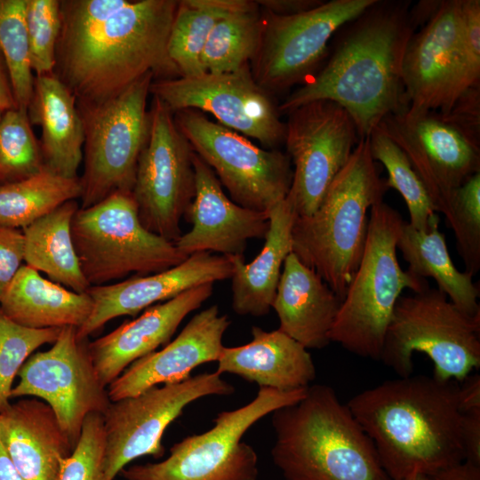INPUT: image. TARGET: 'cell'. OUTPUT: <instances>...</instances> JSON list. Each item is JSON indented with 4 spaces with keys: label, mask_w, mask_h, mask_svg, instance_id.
<instances>
[{
    "label": "cell",
    "mask_w": 480,
    "mask_h": 480,
    "mask_svg": "<svg viewBox=\"0 0 480 480\" xmlns=\"http://www.w3.org/2000/svg\"><path fill=\"white\" fill-rule=\"evenodd\" d=\"M175 0H60L53 74L76 103L113 98L148 73L180 74L167 54Z\"/></svg>",
    "instance_id": "cell-1"
},
{
    "label": "cell",
    "mask_w": 480,
    "mask_h": 480,
    "mask_svg": "<svg viewBox=\"0 0 480 480\" xmlns=\"http://www.w3.org/2000/svg\"><path fill=\"white\" fill-rule=\"evenodd\" d=\"M409 6L407 1L377 0L350 21L324 66L289 94L279 112L331 100L348 111L363 138L386 116L408 108L402 63L417 28Z\"/></svg>",
    "instance_id": "cell-2"
},
{
    "label": "cell",
    "mask_w": 480,
    "mask_h": 480,
    "mask_svg": "<svg viewBox=\"0 0 480 480\" xmlns=\"http://www.w3.org/2000/svg\"><path fill=\"white\" fill-rule=\"evenodd\" d=\"M347 405L391 480L431 476L465 460L454 380L399 377L358 393Z\"/></svg>",
    "instance_id": "cell-3"
},
{
    "label": "cell",
    "mask_w": 480,
    "mask_h": 480,
    "mask_svg": "<svg viewBox=\"0 0 480 480\" xmlns=\"http://www.w3.org/2000/svg\"><path fill=\"white\" fill-rule=\"evenodd\" d=\"M274 464L284 480H391L375 446L335 390L310 385L272 412Z\"/></svg>",
    "instance_id": "cell-4"
},
{
    "label": "cell",
    "mask_w": 480,
    "mask_h": 480,
    "mask_svg": "<svg viewBox=\"0 0 480 480\" xmlns=\"http://www.w3.org/2000/svg\"><path fill=\"white\" fill-rule=\"evenodd\" d=\"M388 188L372 156L369 136L359 139L314 213L296 217L292 252L341 299L364 254L367 212Z\"/></svg>",
    "instance_id": "cell-5"
},
{
    "label": "cell",
    "mask_w": 480,
    "mask_h": 480,
    "mask_svg": "<svg viewBox=\"0 0 480 480\" xmlns=\"http://www.w3.org/2000/svg\"><path fill=\"white\" fill-rule=\"evenodd\" d=\"M404 220L380 201L370 210L365 247L341 301L330 340L361 357L380 361L395 306L404 289L429 286L427 279L401 268L396 241Z\"/></svg>",
    "instance_id": "cell-6"
},
{
    "label": "cell",
    "mask_w": 480,
    "mask_h": 480,
    "mask_svg": "<svg viewBox=\"0 0 480 480\" xmlns=\"http://www.w3.org/2000/svg\"><path fill=\"white\" fill-rule=\"evenodd\" d=\"M404 152L439 212L451 193L480 172V89L460 95L448 113L406 108L380 124Z\"/></svg>",
    "instance_id": "cell-7"
},
{
    "label": "cell",
    "mask_w": 480,
    "mask_h": 480,
    "mask_svg": "<svg viewBox=\"0 0 480 480\" xmlns=\"http://www.w3.org/2000/svg\"><path fill=\"white\" fill-rule=\"evenodd\" d=\"M414 352L427 355L433 376L460 382L480 367V315L470 316L437 288L401 295L380 361L399 377L412 374Z\"/></svg>",
    "instance_id": "cell-8"
},
{
    "label": "cell",
    "mask_w": 480,
    "mask_h": 480,
    "mask_svg": "<svg viewBox=\"0 0 480 480\" xmlns=\"http://www.w3.org/2000/svg\"><path fill=\"white\" fill-rule=\"evenodd\" d=\"M71 234L81 270L91 286L112 284L131 274L158 273L188 258L173 242L141 224L132 191H117L94 205L79 207Z\"/></svg>",
    "instance_id": "cell-9"
},
{
    "label": "cell",
    "mask_w": 480,
    "mask_h": 480,
    "mask_svg": "<svg viewBox=\"0 0 480 480\" xmlns=\"http://www.w3.org/2000/svg\"><path fill=\"white\" fill-rule=\"evenodd\" d=\"M308 388H260L250 403L218 413L207 431L174 444L164 460L132 465L120 474L125 480H258V455L242 441L244 435L266 415L300 401Z\"/></svg>",
    "instance_id": "cell-10"
},
{
    "label": "cell",
    "mask_w": 480,
    "mask_h": 480,
    "mask_svg": "<svg viewBox=\"0 0 480 480\" xmlns=\"http://www.w3.org/2000/svg\"><path fill=\"white\" fill-rule=\"evenodd\" d=\"M154 78L148 73L113 98L76 103L84 128L80 208L115 192L132 190L149 132L147 100Z\"/></svg>",
    "instance_id": "cell-11"
},
{
    "label": "cell",
    "mask_w": 480,
    "mask_h": 480,
    "mask_svg": "<svg viewBox=\"0 0 480 480\" xmlns=\"http://www.w3.org/2000/svg\"><path fill=\"white\" fill-rule=\"evenodd\" d=\"M174 120L192 149L212 169L236 204L268 212L286 198L293 175L287 154L260 148L198 110L178 111Z\"/></svg>",
    "instance_id": "cell-12"
},
{
    "label": "cell",
    "mask_w": 480,
    "mask_h": 480,
    "mask_svg": "<svg viewBox=\"0 0 480 480\" xmlns=\"http://www.w3.org/2000/svg\"><path fill=\"white\" fill-rule=\"evenodd\" d=\"M149 132L140 155L132 190L141 224L175 242L180 221L196 191L194 150L178 128L173 113L153 96Z\"/></svg>",
    "instance_id": "cell-13"
},
{
    "label": "cell",
    "mask_w": 480,
    "mask_h": 480,
    "mask_svg": "<svg viewBox=\"0 0 480 480\" xmlns=\"http://www.w3.org/2000/svg\"><path fill=\"white\" fill-rule=\"evenodd\" d=\"M234 391L235 388L214 372L111 402L102 414L106 437L103 480H114L138 458L162 457L165 429L192 402L208 396H228Z\"/></svg>",
    "instance_id": "cell-14"
},
{
    "label": "cell",
    "mask_w": 480,
    "mask_h": 480,
    "mask_svg": "<svg viewBox=\"0 0 480 480\" xmlns=\"http://www.w3.org/2000/svg\"><path fill=\"white\" fill-rule=\"evenodd\" d=\"M376 1L331 0L286 16L265 11L260 46L252 60L255 81L268 92L303 84L326 57L334 33Z\"/></svg>",
    "instance_id": "cell-15"
},
{
    "label": "cell",
    "mask_w": 480,
    "mask_h": 480,
    "mask_svg": "<svg viewBox=\"0 0 480 480\" xmlns=\"http://www.w3.org/2000/svg\"><path fill=\"white\" fill-rule=\"evenodd\" d=\"M17 376L11 399L32 396L46 403L73 449L85 418L104 414L111 403L95 371L87 340L77 337L76 327L61 328L52 347L32 354Z\"/></svg>",
    "instance_id": "cell-16"
},
{
    "label": "cell",
    "mask_w": 480,
    "mask_h": 480,
    "mask_svg": "<svg viewBox=\"0 0 480 480\" xmlns=\"http://www.w3.org/2000/svg\"><path fill=\"white\" fill-rule=\"evenodd\" d=\"M287 114L284 142L294 166L287 197L297 216L305 217L318 208L360 138L351 116L331 100L312 101Z\"/></svg>",
    "instance_id": "cell-17"
},
{
    "label": "cell",
    "mask_w": 480,
    "mask_h": 480,
    "mask_svg": "<svg viewBox=\"0 0 480 480\" xmlns=\"http://www.w3.org/2000/svg\"><path fill=\"white\" fill-rule=\"evenodd\" d=\"M150 93L172 113L195 109L213 115L221 125L274 149L284 142L286 125L268 92L254 79L249 65L228 73L160 79Z\"/></svg>",
    "instance_id": "cell-18"
},
{
    "label": "cell",
    "mask_w": 480,
    "mask_h": 480,
    "mask_svg": "<svg viewBox=\"0 0 480 480\" xmlns=\"http://www.w3.org/2000/svg\"><path fill=\"white\" fill-rule=\"evenodd\" d=\"M233 268L228 257L209 252H196L166 270L132 276L121 282L91 286L87 291L93 307L85 323L76 329L82 340L101 329L108 321L140 312L204 284L228 279Z\"/></svg>",
    "instance_id": "cell-19"
},
{
    "label": "cell",
    "mask_w": 480,
    "mask_h": 480,
    "mask_svg": "<svg viewBox=\"0 0 480 480\" xmlns=\"http://www.w3.org/2000/svg\"><path fill=\"white\" fill-rule=\"evenodd\" d=\"M460 7V0H442L407 43L402 76L411 109L448 113L453 105Z\"/></svg>",
    "instance_id": "cell-20"
},
{
    "label": "cell",
    "mask_w": 480,
    "mask_h": 480,
    "mask_svg": "<svg viewBox=\"0 0 480 480\" xmlns=\"http://www.w3.org/2000/svg\"><path fill=\"white\" fill-rule=\"evenodd\" d=\"M192 162L196 191L184 215L192 228L174 242L175 246L187 257L203 252L244 255L250 239L265 238L268 213L231 201L212 169L195 151Z\"/></svg>",
    "instance_id": "cell-21"
},
{
    "label": "cell",
    "mask_w": 480,
    "mask_h": 480,
    "mask_svg": "<svg viewBox=\"0 0 480 480\" xmlns=\"http://www.w3.org/2000/svg\"><path fill=\"white\" fill-rule=\"evenodd\" d=\"M229 324L228 315L220 314L217 305L196 314L172 341L133 362L108 386L110 401L137 396L159 384L186 380L196 367L217 362Z\"/></svg>",
    "instance_id": "cell-22"
},
{
    "label": "cell",
    "mask_w": 480,
    "mask_h": 480,
    "mask_svg": "<svg viewBox=\"0 0 480 480\" xmlns=\"http://www.w3.org/2000/svg\"><path fill=\"white\" fill-rule=\"evenodd\" d=\"M213 284L190 288L176 297L153 305L108 334L88 342L100 382L108 388L136 360L168 343L183 319L212 294Z\"/></svg>",
    "instance_id": "cell-23"
},
{
    "label": "cell",
    "mask_w": 480,
    "mask_h": 480,
    "mask_svg": "<svg viewBox=\"0 0 480 480\" xmlns=\"http://www.w3.org/2000/svg\"><path fill=\"white\" fill-rule=\"evenodd\" d=\"M0 437L23 480H57L73 451L52 408L34 397L0 410Z\"/></svg>",
    "instance_id": "cell-24"
},
{
    "label": "cell",
    "mask_w": 480,
    "mask_h": 480,
    "mask_svg": "<svg viewBox=\"0 0 480 480\" xmlns=\"http://www.w3.org/2000/svg\"><path fill=\"white\" fill-rule=\"evenodd\" d=\"M341 301L293 252L286 257L272 305L279 318V330L307 349L323 348L331 342Z\"/></svg>",
    "instance_id": "cell-25"
},
{
    "label": "cell",
    "mask_w": 480,
    "mask_h": 480,
    "mask_svg": "<svg viewBox=\"0 0 480 480\" xmlns=\"http://www.w3.org/2000/svg\"><path fill=\"white\" fill-rule=\"evenodd\" d=\"M252 339L238 347H223L216 372L236 374L260 388L280 391L306 388L316 379L311 355L281 330L252 327Z\"/></svg>",
    "instance_id": "cell-26"
},
{
    "label": "cell",
    "mask_w": 480,
    "mask_h": 480,
    "mask_svg": "<svg viewBox=\"0 0 480 480\" xmlns=\"http://www.w3.org/2000/svg\"><path fill=\"white\" fill-rule=\"evenodd\" d=\"M265 244L250 263L244 255L226 256L232 264V308L242 316H261L272 308L283 266L292 252V227L297 217L291 200L276 204L268 212Z\"/></svg>",
    "instance_id": "cell-27"
},
{
    "label": "cell",
    "mask_w": 480,
    "mask_h": 480,
    "mask_svg": "<svg viewBox=\"0 0 480 480\" xmlns=\"http://www.w3.org/2000/svg\"><path fill=\"white\" fill-rule=\"evenodd\" d=\"M28 114L31 124L41 128L39 144L44 167L67 178L78 177L84 122L75 96L54 74L35 76Z\"/></svg>",
    "instance_id": "cell-28"
},
{
    "label": "cell",
    "mask_w": 480,
    "mask_h": 480,
    "mask_svg": "<svg viewBox=\"0 0 480 480\" xmlns=\"http://www.w3.org/2000/svg\"><path fill=\"white\" fill-rule=\"evenodd\" d=\"M88 292H76L22 265L0 300L12 321L33 329L81 327L92 310Z\"/></svg>",
    "instance_id": "cell-29"
},
{
    "label": "cell",
    "mask_w": 480,
    "mask_h": 480,
    "mask_svg": "<svg viewBox=\"0 0 480 480\" xmlns=\"http://www.w3.org/2000/svg\"><path fill=\"white\" fill-rule=\"evenodd\" d=\"M439 217L434 213L424 230L403 221L396 241L408 263V271L422 278H433L437 289L459 308L470 316L480 315L479 284L473 276L457 269L447 249L444 235L438 228Z\"/></svg>",
    "instance_id": "cell-30"
},
{
    "label": "cell",
    "mask_w": 480,
    "mask_h": 480,
    "mask_svg": "<svg viewBox=\"0 0 480 480\" xmlns=\"http://www.w3.org/2000/svg\"><path fill=\"white\" fill-rule=\"evenodd\" d=\"M80 205L68 201L22 229L24 261L48 278L76 292H86L91 285L80 268L71 223Z\"/></svg>",
    "instance_id": "cell-31"
},
{
    "label": "cell",
    "mask_w": 480,
    "mask_h": 480,
    "mask_svg": "<svg viewBox=\"0 0 480 480\" xmlns=\"http://www.w3.org/2000/svg\"><path fill=\"white\" fill-rule=\"evenodd\" d=\"M252 3L246 0L178 1L168 37L167 54L180 76L204 73L202 55L215 24Z\"/></svg>",
    "instance_id": "cell-32"
},
{
    "label": "cell",
    "mask_w": 480,
    "mask_h": 480,
    "mask_svg": "<svg viewBox=\"0 0 480 480\" xmlns=\"http://www.w3.org/2000/svg\"><path fill=\"white\" fill-rule=\"evenodd\" d=\"M80 196L79 177L67 178L44 167L25 179L0 184V226L22 230Z\"/></svg>",
    "instance_id": "cell-33"
},
{
    "label": "cell",
    "mask_w": 480,
    "mask_h": 480,
    "mask_svg": "<svg viewBox=\"0 0 480 480\" xmlns=\"http://www.w3.org/2000/svg\"><path fill=\"white\" fill-rule=\"evenodd\" d=\"M264 17L253 2L220 19L212 28L202 55L204 73L236 71L252 61L260 46Z\"/></svg>",
    "instance_id": "cell-34"
},
{
    "label": "cell",
    "mask_w": 480,
    "mask_h": 480,
    "mask_svg": "<svg viewBox=\"0 0 480 480\" xmlns=\"http://www.w3.org/2000/svg\"><path fill=\"white\" fill-rule=\"evenodd\" d=\"M372 156L383 164L388 172L386 183L403 197L410 215L409 224L424 230L436 207L422 180L398 145L377 125L369 134Z\"/></svg>",
    "instance_id": "cell-35"
},
{
    "label": "cell",
    "mask_w": 480,
    "mask_h": 480,
    "mask_svg": "<svg viewBox=\"0 0 480 480\" xmlns=\"http://www.w3.org/2000/svg\"><path fill=\"white\" fill-rule=\"evenodd\" d=\"M0 54L17 108L28 109L34 92L26 26V0H0Z\"/></svg>",
    "instance_id": "cell-36"
},
{
    "label": "cell",
    "mask_w": 480,
    "mask_h": 480,
    "mask_svg": "<svg viewBox=\"0 0 480 480\" xmlns=\"http://www.w3.org/2000/svg\"><path fill=\"white\" fill-rule=\"evenodd\" d=\"M44 167L39 141L32 130L28 109L15 108L0 120V184L14 182Z\"/></svg>",
    "instance_id": "cell-37"
},
{
    "label": "cell",
    "mask_w": 480,
    "mask_h": 480,
    "mask_svg": "<svg viewBox=\"0 0 480 480\" xmlns=\"http://www.w3.org/2000/svg\"><path fill=\"white\" fill-rule=\"evenodd\" d=\"M455 236L465 272L480 270V172L455 188L439 211Z\"/></svg>",
    "instance_id": "cell-38"
},
{
    "label": "cell",
    "mask_w": 480,
    "mask_h": 480,
    "mask_svg": "<svg viewBox=\"0 0 480 480\" xmlns=\"http://www.w3.org/2000/svg\"><path fill=\"white\" fill-rule=\"evenodd\" d=\"M60 330L22 326L0 308V410L10 404L13 380L24 363L41 346L54 343Z\"/></svg>",
    "instance_id": "cell-39"
},
{
    "label": "cell",
    "mask_w": 480,
    "mask_h": 480,
    "mask_svg": "<svg viewBox=\"0 0 480 480\" xmlns=\"http://www.w3.org/2000/svg\"><path fill=\"white\" fill-rule=\"evenodd\" d=\"M26 26L35 76L52 75L60 30V1L26 0Z\"/></svg>",
    "instance_id": "cell-40"
},
{
    "label": "cell",
    "mask_w": 480,
    "mask_h": 480,
    "mask_svg": "<svg viewBox=\"0 0 480 480\" xmlns=\"http://www.w3.org/2000/svg\"><path fill=\"white\" fill-rule=\"evenodd\" d=\"M105 448L103 415L91 413L72 452L62 460L57 480H103Z\"/></svg>",
    "instance_id": "cell-41"
},
{
    "label": "cell",
    "mask_w": 480,
    "mask_h": 480,
    "mask_svg": "<svg viewBox=\"0 0 480 480\" xmlns=\"http://www.w3.org/2000/svg\"><path fill=\"white\" fill-rule=\"evenodd\" d=\"M480 85V1L460 0L454 101Z\"/></svg>",
    "instance_id": "cell-42"
},
{
    "label": "cell",
    "mask_w": 480,
    "mask_h": 480,
    "mask_svg": "<svg viewBox=\"0 0 480 480\" xmlns=\"http://www.w3.org/2000/svg\"><path fill=\"white\" fill-rule=\"evenodd\" d=\"M24 261L21 229L0 226V300Z\"/></svg>",
    "instance_id": "cell-43"
},
{
    "label": "cell",
    "mask_w": 480,
    "mask_h": 480,
    "mask_svg": "<svg viewBox=\"0 0 480 480\" xmlns=\"http://www.w3.org/2000/svg\"><path fill=\"white\" fill-rule=\"evenodd\" d=\"M462 414L461 436L465 460L480 465V411Z\"/></svg>",
    "instance_id": "cell-44"
},
{
    "label": "cell",
    "mask_w": 480,
    "mask_h": 480,
    "mask_svg": "<svg viewBox=\"0 0 480 480\" xmlns=\"http://www.w3.org/2000/svg\"><path fill=\"white\" fill-rule=\"evenodd\" d=\"M459 406L462 413L480 411V375L468 374L459 382Z\"/></svg>",
    "instance_id": "cell-45"
},
{
    "label": "cell",
    "mask_w": 480,
    "mask_h": 480,
    "mask_svg": "<svg viewBox=\"0 0 480 480\" xmlns=\"http://www.w3.org/2000/svg\"><path fill=\"white\" fill-rule=\"evenodd\" d=\"M323 1L319 0H262L256 1L266 12L276 15H293L308 11Z\"/></svg>",
    "instance_id": "cell-46"
},
{
    "label": "cell",
    "mask_w": 480,
    "mask_h": 480,
    "mask_svg": "<svg viewBox=\"0 0 480 480\" xmlns=\"http://www.w3.org/2000/svg\"><path fill=\"white\" fill-rule=\"evenodd\" d=\"M428 477L429 480H480V465L464 460Z\"/></svg>",
    "instance_id": "cell-47"
},
{
    "label": "cell",
    "mask_w": 480,
    "mask_h": 480,
    "mask_svg": "<svg viewBox=\"0 0 480 480\" xmlns=\"http://www.w3.org/2000/svg\"><path fill=\"white\" fill-rule=\"evenodd\" d=\"M17 108L4 60L0 54V109L4 112Z\"/></svg>",
    "instance_id": "cell-48"
},
{
    "label": "cell",
    "mask_w": 480,
    "mask_h": 480,
    "mask_svg": "<svg viewBox=\"0 0 480 480\" xmlns=\"http://www.w3.org/2000/svg\"><path fill=\"white\" fill-rule=\"evenodd\" d=\"M0 480H23L8 455L0 437Z\"/></svg>",
    "instance_id": "cell-49"
},
{
    "label": "cell",
    "mask_w": 480,
    "mask_h": 480,
    "mask_svg": "<svg viewBox=\"0 0 480 480\" xmlns=\"http://www.w3.org/2000/svg\"><path fill=\"white\" fill-rule=\"evenodd\" d=\"M400 480H429V477L421 474H414Z\"/></svg>",
    "instance_id": "cell-50"
},
{
    "label": "cell",
    "mask_w": 480,
    "mask_h": 480,
    "mask_svg": "<svg viewBox=\"0 0 480 480\" xmlns=\"http://www.w3.org/2000/svg\"><path fill=\"white\" fill-rule=\"evenodd\" d=\"M3 113H4V112L0 109V120H1V117H2V116H3Z\"/></svg>",
    "instance_id": "cell-51"
}]
</instances>
